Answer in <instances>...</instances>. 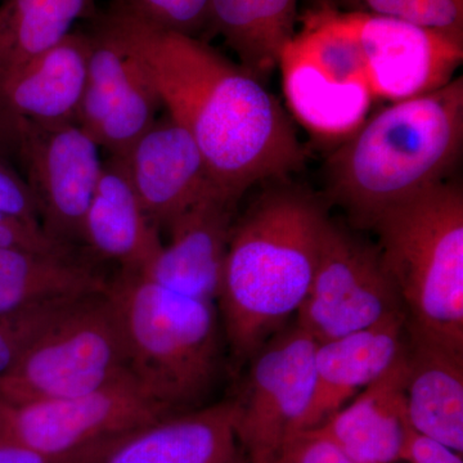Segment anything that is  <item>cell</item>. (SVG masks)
<instances>
[{
    "label": "cell",
    "mask_w": 463,
    "mask_h": 463,
    "mask_svg": "<svg viewBox=\"0 0 463 463\" xmlns=\"http://www.w3.org/2000/svg\"><path fill=\"white\" fill-rule=\"evenodd\" d=\"M407 410L413 430L463 452V352L407 335Z\"/></svg>",
    "instance_id": "cell-21"
},
{
    "label": "cell",
    "mask_w": 463,
    "mask_h": 463,
    "mask_svg": "<svg viewBox=\"0 0 463 463\" xmlns=\"http://www.w3.org/2000/svg\"><path fill=\"white\" fill-rule=\"evenodd\" d=\"M397 288L410 336L463 352V194L446 181L368 225Z\"/></svg>",
    "instance_id": "cell-4"
},
{
    "label": "cell",
    "mask_w": 463,
    "mask_h": 463,
    "mask_svg": "<svg viewBox=\"0 0 463 463\" xmlns=\"http://www.w3.org/2000/svg\"><path fill=\"white\" fill-rule=\"evenodd\" d=\"M297 326L321 344L403 315L379 250L328 219ZM405 317V316H404Z\"/></svg>",
    "instance_id": "cell-8"
},
{
    "label": "cell",
    "mask_w": 463,
    "mask_h": 463,
    "mask_svg": "<svg viewBox=\"0 0 463 463\" xmlns=\"http://www.w3.org/2000/svg\"><path fill=\"white\" fill-rule=\"evenodd\" d=\"M120 326L108 289L67 304L0 379V399L16 405L75 397L128 373Z\"/></svg>",
    "instance_id": "cell-7"
},
{
    "label": "cell",
    "mask_w": 463,
    "mask_h": 463,
    "mask_svg": "<svg viewBox=\"0 0 463 463\" xmlns=\"http://www.w3.org/2000/svg\"><path fill=\"white\" fill-rule=\"evenodd\" d=\"M212 0H114L112 7L163 32L194 36L209 24Z\"/></svg>",
    "instance_id": "cell-26"
},
{
    "label": "cell",
    "mask_w": 463,
    "mask_h": 463,
    "mask_svg": "<svg viewBox=\"0 0 463 463\" xmlns=\"http://www.w3.org/2000/svg\"><path fill=\"white\" fill-rule=\"evenodd\" d=\"M0 249H24L43 254L72 255V246L58 242L42 227L0 213Z\"/></svg>",
    "instance_id": "cell-29"
},
{
    "label": "cell",
    "mask_w": 463,
    "mask_h": 463,
    "mask_svg": "<svg viewBox=\"0 0 463 463\" xmlns=\"http://www.w3.org/2000/svg\"><path fill=\"white\" fill-rule=\"evenodd\" d=\"M8 440L7 403L0 399V443Z\"/></svg>",
    "instance_id": "cell-33"
},
{
    "label": "cell",
    "mask_w": 463,
    "mask_h": 463,
    "mask_svg": "<svg viewBox=\"0 0 463 463\" xmlns=\"http://www.w3.org/2000/svg\"><path fill=\"white\" fill-rule=\"evenodd\" d=\"M376 85L390 105L422 96L455 79L463 42L425 27L367 12L346 11Z\"/></svg>",
    "instance_id": "cell-13"
},
{
    "label": "cell",
    "mask_w": 463,
    "mask_h": 463,
    "mask_svg": "<svg viewBox=\"0 0 463 463\" xmlns=\"http://www.w3.org/2000/svg\"><path fill=\"white\" fill-rule=\"evenodd\" d=\"M123 439L66 453L41 452L8 439L0 443V463H99Z\"/></svg>",
    "instance_id": "cell-28"
},
{
    "label": "cell",
    "mask_w": 463,
    "mask_h": 463,
    "mask_svg": "<svg viewBox=\"0 0 463 463\" xmlns=\"http://www.w3.org/2000/svg\"><path fill=\"white\" fill-rule=\"evenodd\" d=\"M88 39L76 121L109 156L123 157L157 120L163 103L141 57L105 21L99 18Z\"/></svg>",
    "instance_id": "cell-12"
},
{
    "label": "cell",
    "mask_w": 463,
    "mask_h": 463,
    "mask_svg": "<svg viewBox=\"0 0 463 463\" xmlns=\"http://www.w3.org/2000/svg\"><path fill=\"white\" fill-rule=\"evenodd\" d=\"M298 21L279 63L288 108L310 133L344 141L379 102L373 71L345 11L322 3Z\"/></svg>",
    "instance_id": "cell-6"
},
{
    "label": "cell",
    "mask_w": 463,
    "mask_h": 463,
    "mask_svg": "<svg viewBox=\"0 0 463 463\" xmlns=\"http://www.w3.org/2000/svg\"><path fill=\"white\" fill-rule=\"evenodd\" d=\"M236 402L181 412L128 435L99 463H219L237 446Z\"/></svg>",
    "instance_id": "cell-20"
},
{
    "label": "cell",
    "mask_w": 463,
    "mask_h": 463,
    "mask_svg": "<svg viewBox=\"0 0 463 463\" xmlns=\"http://www.w3.org/2000/svg\"><path fill=\"white\" fill-rule=\"evenodd\" d=\"M407 344L392 367L312 430L354 463H397L413 431L407 410Z\"/></svg>",
    "instance_id": "cell-17"
},
{
    "label": "cell",
    "mask_w": 463,
    "mask_h": 463,
    "mask_svg": "<svg viewBox=\"0 0 463 463\" xmlns=\"http://www.w3.org/2000/svg\"><path fill=\"white\" fill-rule=\"evenodd\" d=\"M279 463H354L327 439L309 431L292 438Z\"/></svg>",
    "instance_id": "cell-31"
},
{
    "label": "cell",
    "mask_w": 463,
    "mask_h": 463,
    "mask_svg": "<svg viewBox=\"0 0 463 463\" xmlns=\"http://www.w3.org/2000/svg\"><path fill=\"white\" fill-rule=\"evenodd\" d=\"M463 79L392 103L364 121L327 161L328 191L355 224L444 181L461 155Z\"/></svg>",
    "instance_id": "cell-3"
},
{
    "label": "cell",
    "mask_w": 463,
    "mask_h": 463,
    "mask_svg": "<svg viewBox=\"0 0 463 463\" xmlns=\"http://www.w3.org/2000/svg\"><path fill=\"white\" fill-rule=\"evenodd\" d=\"M0 213L42 227L35 199L25 179L0 163ZM44 231V230H43Z\"/></svg>",
    "instance_id": "cell-30"
},
{
    "label": "cell",
    "mask_w": 463,
    "mask_h": 463,
    "mask_svg": "<svg viewBox=\"0 0 463 463\" xmlns=\"http://www.w3.org/2000/svg\"><path fill=\"white\" fill-rule=\"evenodd\" d=\"M81 241L97 257L127 272H146L164 243L137 196L123 158L103 161L81 225Z\"/></svg>",
    "instance_id": "cell-19"
},
{
    "label": "cell",
    "mask_w": 463,
    "mask_h": 463,
    "mask_svg": "<svg viewBox=\"0 0 463 463\" xmlns=\"http://www.w3.org/2000/svg\"><path fill=\"white\" fill-rule=\"evenodd\" d=\"M298 0H212L209 24L259 80L279 67L294 38Z\"/></svg>",
    "instance_id": "cell-22"
},
{
    "label": "cell",
    "mask_w": 463,
    "mask_h": 463,
    "mask_svg": "<svg viewBox=\"0 0 463 463\" xmlns=\"http://www.w3.org/2000/svg\"><path fill=\"white\" fill-rule=\"evenodd\" d=\"M328 219L312 194L279 188L265 192L234 223L218 300L237 358H251L298 312Z\"/></svg>",
    "instance_id": "cell-2"
},
{
    "label": "cell",
    "mask_w": 463,
    "mask_h": 463,
    "mask_svg": "<svg viewBox=\"0 0 463 463\" xmlns=\"http://www.w3.org/2000/svg\"><path fill=\"white\" fill-rule=\"evenodd\" d=\"M109 283L72 255L0 249V315L53 298L103 292Z\"/></svg>",
    "instance_id": "cell-23"
},
{
    "label": "cell",
    "mask_w": 463,
    "mask_h": 463,
    "mask_svg": "<svg viewBox=\"0 0 463 463\" xmlns=\"http://www.w3.org/2000/svg\"><path fill=\"white\" fill-rule=\"evenodd\" d=\"M84 297V295H81ZM76 298H60L0 315V379L14 370L48 323Z\"/></svg>",
    "instance_id": "cell-27"
},
{
    "label": "cell",
    "mask_w": 463,
    "mask_h": 463,
    "mask_svg": "<svg viewBox=\"0 0 463 463\" xmlns=\"http://www.w3.org/2000/svg\"><path fill=\"white\" fill-rule=\"evenodd\" d=\"M43 230L74 246L102 172L99 146L78 121L27 127L14 139Z\"/></svg>",
    "instance_id": "cell-11"
},
{
    "label": "cell",
    "mask_w": 463,
    "mask_h": 463,
    "mask_svg": "<svg viewBox=\"0 0 463 463\" xmlns=\"http://www.w3.org/2000/svg\"><path fill=\"white\" fill-rule=\"evenodd\" d=\"M88 54V33L72 32L38 56L0 70V139L14 146L32 125L76 121Z\"/></svg>",
    "instance_id": "cell-14"
},
{
    "label": "cell",
    "mask_w": 463,
    "mask_h": 463,
    "mask_svg": "<svg viewBox=\"0 0 463 463\" xmlns=\"http://www.w3.org/2000/svg\"><path fill=\"white\" fill-rule=\"evenodd\" d=\"M402 461L408 463H463L462 455L428 437L411 432Z\"/></svg>",
    "instance_id": "cell-32"
},
{
    "label": "cell",
    "mask_w": 463,
    "mask_h": 463,
    "mask_svg": "<svg viewBox=\"0 0 463 463\" xmlns=\"http://www.w3.org/2000/svg\"><path fill=\"white\" fill-rule=\"evenodd\" d=\"M149 221L169 227L203 194L218 190L196 142L169 115L157 118L123 157Z\"/></svg>",
    "instance_id": "cell-15"
},
{
    "label": "cell",
    "mask_w": 463,
    "mask_h": 463,
    "mask_svg": "<svg viewBox=\"0 0 463 463\" xmlns=\"http://www.w3.org/2000/svg\"><path fill=\"white\" fill-rule=\"evenodd\" d=\"M219 463H250L248 457L245 456V453H243L242 449H240V448H237L236 450H234L233 453L230 457H227V458L223 459V461Z\"/></svg>",
    "instance_id": "cell-34"
},
{
    "label": "cell",
    "mask_w": 463,
    "mask_h": 463,
    "mask_svg": "<svg viewBox=\"0 0 463 463\" xmlns=\"http://www.w3.org/2000/svg\"><path fill=\"white\" fill-rule=\"evenodd\" d=\"M236 205L219 190L207 192L169 224V243L142 274L174 292L214 303Z\"/></svg>",
    "instance_id": "cell-16"
},
{
    "label": "cell",
    "mask_w": 463,
    "mask_h": 463,
    "mask_svg": "<svg viewBox=\"0 0 463 463\" xmlns=\"http://www.w3.org/2000/svg\"><path fill=\"white\" fill-rule=\"evenodd\" d=\"M347 11L367 12L434 30L463 42V0H340Z\"/></svg>",
    "instance_id": "cell-25"
},
{
    "label": "cell",
    "mask_w": 463,
    "mask_h": 463,
    "mask_svg": "<svg viewBox=\"0 0 463 463\" xmlns=\"http://www.w3.org/2000/svg\"><path fill=\"white\" fill-rule=\"evenodd\" d=\"M99 18L141 57L166 115L191 134L228 200L237 203L255 183L303 165L291 118L240 63L199 38L154 29L112 5Z\"/></svg>",
    "instance_id": "cell-1"
},
{
    "label": "cell",
    "mask_w": 463,
    "mask_h": 463,
    "mask_svg": "<svg viewBox=\"0 0 463 463\" xmlns=\"http://www.w3.org/2000/svg\"><path fill=\"white\" fill-rule=\"evenodd\" d=\"M96 0H5L0 5V70L54 47L88 17Z\"/></svg>",
    "instance_id": "cell-24"
},
{
    "label": "cell",
    "mask_w": 463,
    "mask_h": 463,
    "mask_svg": "<svg viewBox=\"0 0 463 463\" xmlns=\"http://www.w3.org/2000/svg\"><path fill=\"white\" fill-rule=\"evenodd\" d=\"M407 344L403 315L317 344L315 392L301 431L312 430L383 376ZM300 431V432H301Z\"/></svg>",
    "instance_id": "cell-18"
},
{
    "label": "cell",
    "mask_w": 463,
    "mask_h": 463,
    "mask_svg": "<svg viewBox=\"0 0 463 463\" xmlns=\"http://www.w3.org/2000/svg\"><path fill=\"white\" fill-rule=\"evenodd\" d=\"M317 341L297 325L251 356L248 385L236 402V437L250 463H279L301 431L315 392Z\"/></svg>",
    "instance_id": "cell-9"
},
{
    "label": "cell",
    "mask_w": 463,
    "mask_h": 463,
    "mask_svg": "<svg viewBox=\"0 0 463 463\" xmlns=\"http://www.w3.org/2000/svg\"><path fill=\"white\" fill-rule=\"evenodd\" d=\"M176 413L128 371L75 397L7 403L8 439L41 452H72L123 439Z\"/></svg>",
    "instance_id": "cell-10"
},
{
    "label": "cell",
    "mask_w": 463,
    "mask_h": 463,
    "mask_svg": "<svg viewBox=\"0 0 463 463\" xmlns=\"http://www.w3.org/2000/svg\"><path fill=\"white\" fill-rule=\"evenodd\" d=\"M129 373L148 394L185 412L212 385L219 354L214 303L185 297L138 272L109 281Z\"/></svg>",
    "instance_id": "cell-5"
}]
</instances>
